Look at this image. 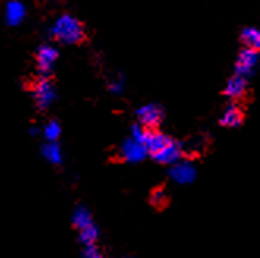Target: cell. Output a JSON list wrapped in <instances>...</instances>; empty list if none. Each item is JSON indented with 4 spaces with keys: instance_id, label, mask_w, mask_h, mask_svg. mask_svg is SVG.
<instances>
[{
    "instance_id": "1",
    "label": "cell",
    "mask_w": 260,
    "mask_h": 258,
    "mask_svg": "<svg viewBox=\"0 0 260 258\" xmlns=\"http://www.w3.org/2000/svg\"><path fill=\"white\" fill-rule=\"evenodd\" d=\"M49 33L54 40L60 41L62 44H70V46L85 41L84 24L71 14H62L51 27Z\"/></svg>"
},
{
    "instance_id": "2",
    "label": "cell",
    "mask_w": 260,
    "mask_h": 258,
    "mask_svg": "<svg viewBox=\"0 0 260 258\" xmlns=\"http://www.w3.org/2000/svg\"><path fill=\"white\" fill-rule=\"evenodd\" d=\"M32 95H34L35 105L40 110H46L51 107L52 102L57 98V93H55V87L52 81L49 79V76H40L34 82Z\"/></svg>"
},
{
    "instance_id": "3",
    "label": "cell",
    "mask_w": 260,
    "mask_h": 258,
    "mask_svg": "<svg viewBox=\"0 0 260 258\" xmlns=\"http://www.w3.org/2000/svg\"><path fill=\"white\" fill-rule=\"evenodd\" d=\"M147 155H148V150H147L145 143L136 140L133 137L125 139L118 148V158L128 164L142 162L147 158Z\"/></svg>"
},
{
    "instance_id": "4",
    "label": "cell",
    "mask_w": 260,
    "mask_h": 258,
    "mask_svg": "<svg viewBox=\"0 0 260 258\" xmlns=\"http://www.w3.org/2000/svg\"><path fill=\"white\" fill-rule=\"evenodd\" d=\"M137 123L142 125L145 129H156L164 118V110L158 104H145L136 110Z\"/></svg>"
},
{
    "instance_id": "5",
    "label": "cell",
    "mask_w": 260,
    "mask_h": 258,
    "mask_svg": "<svg viewBox=\"0 0 260 258\" xmlns=\"http://www.w3.org/2000/svg\"><path fill=\"white\" fill-rule=\"evenodd\" d=\"M197 176V169L191 161L181 159L169 167V178L177 185H191Z\"/></svg>"
},
{
    "instance_id": "6",
    "label": "cell",
    "mask_w": 260,
    "mask_h": 258,
    "mask_svg": "<svg viewBox=\"0 0 260 258\" xmlns=\"http://www.w3.org/2000/svg\"><path fill=\"white\" fill-rule=\"evenodd\" d=\"M151 158H153V161L161 164V165H169L171 167V165H174V164H177L178 161L183 159V145L178 140L172 139L159 151V153L153 155Z\"/></svg>"
},
{
    "instance_id": "7",
    "label": "cell",
    "mask_w": 260,
    "mask_h": 258,
    "mask_svg": "<svg viewBox=\"0 0 260 258\" xmlns=\"http://www.w3.org/2000/svg\"><path fill=\"white\" fill-rule=\"evenodd\" d=\"M58 57V52L51 44H43L37 51V68L41 76H49L54 68V63Z\"/></svg>"
},
{
    "instance_id": "8",
    "label": "cell",
    "mask_w": 260,
    "mask_h": 258,
    "mask_svg": "<svg viewBox=\"0 0 260 258\" xmlns=\"http://www.w3.org/2000/svg\"><path fill=\"white\" fill-rule=\"evenodd\" d=\"M257 62H258V52L254 49H249V48H244L238 54L237 63H235V74L248 78V76H251L252 71L255 69Z\"/></svg>"
},
{
    "instance_id": "9",
    "label": "cell",
    "mask_w": 260,
    "mask_h": 258,
    "mask_svg": "<svg viewBox=\"0 0 260 258\" xmlns=\"http://www.w3.org/2000/svg\"><path fill=\"white\" fill-rule=\"evenodd\" d=\"M246 92H248V81L244 76H240V74L232 76V78L227 81L225 88H224V95L234 101H238L240 98H243L246 95Z\"/></svg>"
},
{
    "instance_id": "10",
    "label": "cell",
    "mask_w": 260,
    "mask_h": 258,
    "mask_svg": "<svg viewBox=\"0 0 260 258\" xmlns=\"http://www.w3.org/2000/svg\"><path fill=\"white\" fill-rule=\"evenodd\" d=\"M243 120H244L243 109L237 102H231V104H227V107L224 109V112L219 118V123L225 128H238V126H241Z\"/></svg>"
},
{
    "instance_id": "11",
    "label": "cell",
    "mask_w": 260,
    "mask_h": 258,
    "mask_svg": "<svg viewBox=\"0 0 260 258\" xmlns=\"http://www.w3.org/2000/svg\"><path fill=\"white\" fill-rule=\"evenodd\" d=\"M172 140V137H169V135L162 134L161 131L158 129H148L147 131V135H145V146L148 150V153L153 156L159 153V151L169 143Z\"/></svg>"
},
{
    "instance_id": "12",
    "label": "cell",
    "mask_w": 260,
    "mask_h": 258,
    "mask_svg": "<svg viewBox=\"0 0 260 258\" xmlns=\"http://www.w3.org/2000/svg\"><path fill=\"white\" fill-rule=\"evenodd\" d=\"M41 156L52 165L63 164V151L58 142H44L40 148Z\"/></svg>"
},
{
    "instance_id": "13",
    "label": "cell",
    "mask_w": 260,
    "mask_h": 258,
    "mask_svg": "<svg viewBox=\"0 0 260 258\" xmlns=\"http://www.w3.org/2000/svg\"><path fill=\"white\" fill-rule=\"evenodd\" d=\"M25 18V7L21 0H8L5 7V19L8 25H18Z\"/></svg>"
},
{
    "instance_id": "14",
    "label": "cell",
    "mask_w": 260,
    "mask_h": 258,
    "mask_svg": "<svg viewBox=\"0 0 260 258\" xmlns=\"http://www.w3.org/2000/svg\"><path fill=\"white\" fill-rule=\"evenodd\" d=\"M71 222H73V227L78 232L87 229V227L93 225V217H91V212L87 209V206H76V209L73 211V216H71Z\"/></svg>"
},
{
    "instance_id": "15",
    "label": "cell",
    "mask_w": 260,
    "mask_h": 258,
    "mask_svg": "<svg viewBox=\"0 0 260 258\" xmlns=\"http://www.w3.org/2000/svg\"><path fill=\"white\" fill-rule=\"evenodd\" d=\"M240 38L244 44V48H249V49L260 52V28H255V27L243 28Z\"/></svg>"
},
{
    "instance_id": "16",
    "label": "cell",
    "mask_w": 260,
    "mask_h": 258,
    "mask_svg": "<svg viewBox=\"0 0 260 258\" xmlns=\"http://www.w3.org/2000/svg\"><path fill=\"white\" fill-rule=\"evenodd\" d=\"M98 238H100V229H98L95 224L87 227V229H84V230H81L79 235H78V241L81 242L82 247L96 246Z\"/></svg>"
},
{
    "instance_id": "17",
    "label": "cell",
    "mask_w": 260,
    "mask_h": 258,
    "mask_svg": "<svg viewBox=\"0 0 260 258\" xmlns=\"http://www.w3.org/2000/svg\"><path fill=\"white\" fill-rule=\"evenodd\" d=\"M60 134H62V126H60V123L55 120L48 121L43 128V135H44L46 142H57Z\"/></svg>"
},
{
    "instance_id": "18",
    "label": "cell",
    "mask_w": 260,
    "mask_h": 258,
    "mask_svg": "<svg viewBox=\"0 0 260 258\" xmlns=\"http://www.w3.org/2000/svg\"><path fill=\"white\" fill-rule=\"evenodd\" d=\"M166 192L162 191V189H156V191H153V194H151V203L155 205V206H164L166 205Z\"/></svg>"
},
{
    "instance_id": "19",
    "label": "cell",
    "mask_w": 260,
    "mask_h": 258,
    "mask_svg": "<svg viewBox=\"0 0 260 258\" xmlns=\"http://www.w3.org/2000/svg\"><path fill=\"white\" fill-rule=\"evenodd\" d=\"M82 258H108V256H104L96 246H90V247H82Z\"/></svg>"
},
{
    "instance_id": "20",
    "label": "cell",
    "mask_w": 260,
    "mask_h": 258,
    "mask_svg": "<svg viewBox=\"0 0 260 258\" xmlns=\"http://www.w3.org/2000/svg\"><path fill=\"white\" fill-rule=\"evenodd\" d=\"M109 90H111L112 93H115V95L121 93V92H123V81L118 79V81L111 82V84H109Z\"/></svg>"
}]
</instances>
